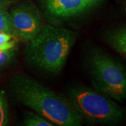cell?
Masks as SVG:
<instances>
[{"instance_id": "obj_1", "label": "cell", "mask_w": 126, "mask_h": 126, "mask_svg": "<svg viewBox=\"0 0 126 126\" xmlns=\"http://www.w3.org/2000/svg\"><path fill=\"white\" fill-rule=\"evenodd\" d=\"M16 100L44 117L54 125L79 126L83 118L68 98L60 96L32 77L20 73L11 80Z\"/></svg>"}, {"instance_id": "obj_2", "label": "cell", "mask_w": 126, "mask_h": 126, "mask_svg": "<svg viewBox=\"0 0 126 126\" xmlns=\"http://www.w3.org/2000/svg\"><path fill=\"white\" fill-rule=\"evenodd\" d=\"M76 39L75 32L43 25L36 36L29 41L26 49L27 59L42 70L58 73L64 67Z\"/></svg>"}, {"instance_id": "obj_3", "label": "cell", "mask_w": 126, "mask_h": 126, "mask_svg": "<svg viewBox=\"0 0 126 126\" xmlns=\"http://www.w3.org/2000/svg\"><path fill=\"white\" fill-rule=\"evenodd\" d=\"M67 97L83 120L90 123L116 124L125 118L124 109L99 91L85 86H73L67 90Z\"/></svg>"}, {"instance_id": "obj_4", "label": "cell", "mask_w": 126, "mask_h": 126, "mask_svg": "<svg viewBox=\"0 0 126 126\" xmlns=\"http://www.w3.org/2000/svg\"><path fill=\"white\" fill-rule=\"evenodd\" d=\"M91 80L101 93L118 102L126 99V69L109 55L95 52L88 60Z\"/></svg>"}, {"instance_id": "obj_5", "label": "cell", "mask_w": 126, "mask_h": 126, "mask_svg": "<svg viewBox=\"0 0 126 126\" xmlns=\"http://www.w3.org/2000/svg\"><path fill=\"white\" fill-rule=\"evenodd\" d=\"M15 36L31 41L40 31L42 20L39 10L30 1H23L10 12Z\"/></svg>"}, {"instance_id": "obj_6", "label": "cell", "mask_w": 126, "mask_h": 126, "mask_svg": "<svg viewBox=\"0 0 126 126\" xmlns=\"http://www.w3.org/2000/svg\"><path fill=\"white\" fill-rule=\"evenodd\" d=\"M97 0H46V6L52 16L69 18L83 13Z\"/></svg>"}, {"instance_id": "obj_7", "label": "cell", "mask_w": 126, "mask_h": 126, "mask_svg": "<svg viewBox=\"0 0 126 126\" xmlns=\"http://www.w3.org/2000/svg\"><path fill=\"white\" fill-rule=\"evenodd\" d=\"M107 39L109 45L126 59V25L109 32Z\"/></svg>"}, {"instance_id": "obj_8", "label": "cell", "mask_w": 126, "mask_h": 126, "mask_svg": "<svg viewBox=\"0 0 126 126\" xmlns=\"http://www.w3.org/2000/svg\"><path fill=\"white\" fill-rule=\"evenodd\" d=\"M23 124L26 126H53L54 124L36 113L27 111Z\"/></svg>"}, {"instance_id": "obj_9", "label": "cell", "mask_w": 126, "mask_h": 126, "mask_svg": "<svg viewBox=\"0 0 126 126\" xmlns=\"http://www.w3.org/2000/svg\"><path fill=\"white\" fill-rule=\"evenodd\" d=\"M0 32H4L14 34L12 27L11 16L4 6H0Z\"/></svg>"}, {"instance_id": "obj_10", "label": "cell", "mask_w": 126, "mask_h": 126, "mask_svg": "<svg viewBox=\"0 0 126 126\" xmlns=\"http://www.w3.org/2000/svg\"><path fill=\"white\" fill-rule=\"evenodd\" d=\"M9 120V104L6 93L4 91L0 90V126H6Z\"/></svg>"}, {"instance_id": "obj_11", "label": "cell", "mask_w": 126, "mask_h": 126, "mask_svg": "<svg viewBox=\"0 0 126 126\" xmlns=\"http://www.w3.org/2000/svg\"><path fill=\"white\" fill-rule=\"evenodd\" d=\"M17 41L15 38V35L0 32V50H9L15 48Z\"/></svg>"}, {"instance_id": "obj_12", "label": "cell", "mask_w": 126, "mask_h": 126, "mask_svg": "<svg viewBox=\"0 0 126 126\" xmlns=\"http://www.w3.org/2000/svg\"><path fill=\"white\" fill-rule=\"evenodd\" d=\"M15 55V48L9 50H0V72L13 62Z\"/></svg>"}, {"instance_id": "obj_13", "label": "cell", "mask_w": 126, "mask_h": 126, "mask_svg": "<svg viewBox=\"0 0 126 126\" xmlns=\"http://www.w3.org/2000/svg\"><path fill=\"white\" fill-rule=\"evenodd\" d=\"M13 0H0V6H4L11 3Z\"/></svg>"}]
</instances>
